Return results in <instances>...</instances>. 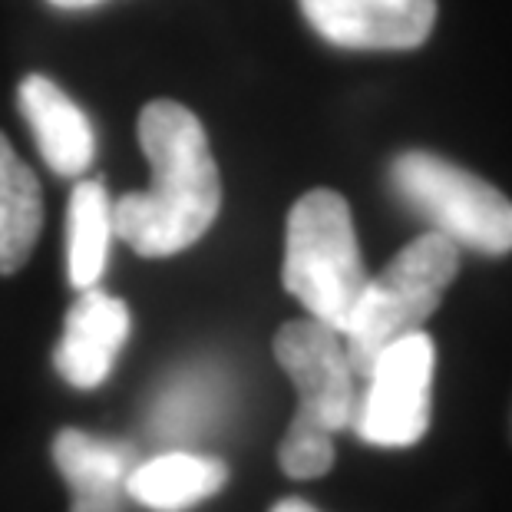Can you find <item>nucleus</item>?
Masks as SVG:
<instances>
[{
	"mask_svg": "<svg viewBox=\"0 0 512 512\" xmlns=\"http://www.w3.org/2000/svg\"><path fill=\"white\" fill-rule=\"evenodd\" d=\"M152 185L113 202L116 238L143 258L185 252L209 232L222 209V179L199 116L176 100H152L139 113Z\"/></svg>",
	"mask_w": 512,
	"mask_h": 512,
	"instance_id": "obj_1",
	"label": "nucleus"
},
{
	"mask_svg": "<svg viewBox=\"0 0 512 512\" xmlns=\"http://www.w3.org/2000/svg\"><path fill=\"white\" fill-rule=\"evenodd\" d=\"M275 361L298 390L278 463L291 479H318L334 466V433L351 427L357 410V374L344 337L314 318L288 321L275 334Z\"/></svg>",
	"mask_w": 512,
	"mask_h": 512,
	"instance_id": "obj_2",
	"label": "nucleus"
},
{
	"mask_svg": "<svg viewBox=\"0 0 512 512\" xmlns=\"http://www.w3.org/2000/svg\"><path fill=\"white\" fill-rule=\"evenodd\" d=\"M367 278L347 199L334 189L304 192L288 212L281 265L285 291L301 301L308 318L344 331Z\"/></svg>",
	"mask_w": 512,
	"mask_h": 512,
	"instance_id": "obj_3",
	"label": "nucleus"
},
{
	"mask_svg": "<svg viewBox=\"0 0 512 512\" xmlns=\"http://www.w3.org/2000/svg\"><path fill=\"white\" fill-rule=\"evenodd\" d=\"M460 271V245L440 232L413 238L387 261L380 275L367 278V288L341 331L344 351L357 377H367L377 354L403 334L423 331L440 308L446 288Z\"/></svg>",
	"mask_w": 512,
	"mask_h": 512,
	"instance_id": "obj_4",
	"label": "nucleus"
},
{
	"mask_svg": "<svg viewBox=\"0 0 512 512\" xmlns=\"http://www.w3.org/2000/svg\"><path fill=\"white\" fill-rule=\"evenodd\" d=\"M390 185L420 219L479 255L512 252V202L476 172L437 152L410 149L390 166Z\"/></svg>",
	"mask_w": 512,
	"mask_h": 512,
	"instance_id": "obj_5",
	"label": "nucleus"
},
{
	"mask_svg": "<svg viewBox=\"0 0 512 512\" xmlns=\"http://www.w3.org/2000/svg\"><path fill=\"white\" fill-rule=\"evenodd\" d=\"M433 337L427 331L403 334L377 354L367 370V387L357 397L351 427L370 446L403 450L427 437L433 390Z\"/></svg>",
	"mask_w": 512,
	"mask_h": 512,
	"instance_id": "obj_6",
	"label": "nucleus"
},
{
	"mask_svg": "<svg viewBox=\"0 0 512 512\" xmlns=\"http://www.w3.org/2000/svg\"><path fill=\"white\" fill-rule=\"evenodd\" d=\"M314 34L347 50H413L437 24V0H298Z\"/></svg>",
	"mask_w": 512,
	"mask_h": 512,
	"instance_id": "obj_7",
	"label": "nucleus"
},
{
	"mask_svg": "<svg viewBox=\"0 0 512 512\" xmlns=\"http://www.w3.org/2000/svg\"><path fill=\"white\" fill-rule=\"evenodd\" d=\"M129 331H133V318L123 301L100 288H83L67 311L63 337L53 354L60 377L80 390L100 387L110 377Z\"/></svg>",
	"mask_w": 512,
	"mask_h": 512,
	"instance_id": "obj_8",
	"label": "nucleus"
},
{
	"mask_svg": "<svg viewBox=\"0 0 512 512\" xmlns=\"http://www.w3.org/2000/svg\"><path fill=\"white\" fill-rule=\"evenodd\" d=\"M24 113L43 162L63 179H76L90 169L96 156L93 123L50 76H27L17 90Z\"/></svg>",
	"mask_w": 512,
	"mask_h": 512,
	"instance_id": "obj_9",
	"label": "nucleus"
},
{
	"mask_svg": "<svg viewBox=\"0 0 512 512\" xmlns=\"http://www.w3.org/2000/svg\"><path fill=\"white\" fill-rule=\"evenodd\" d=\"M53 463L70 486V512H119L126 499V479L139 460L136 446L126 440L60 430L53 440Z\"/></svg>",
	"mask_w": 512,
	"mask_h": 512,
	"instance_id": "obj_10",
	"label": "nucleus"
},
{
	"mask_svg": "<svg viewBox=\"0 0 512 512\" xmlns=\"http://www.w3.org/2000/svg\"><path fill=\"white\" fill-rule=\"evenodd\" d=\"M228 479V466L215 456L169 450L133 466L126 496L156 512H185L212 499Z\"/></svg>",
	"mask_w": 512,
	"mask_h": 512,
	"instance_id": "obj_11",
	"label": "nucleus"
},
{
	"mask_svg": "<svg viewBox=\"0 0 512 512\" xmlns=\"http://www.w3.org/2000/svg\"><path fill=\"white\" fill-rule=\"evenodd\" d=\"M43 228V195L34 169L0 133V275H14Z\"/></svg>",
	"mask_w": 512,
	"mask_h": 512,
	"instance_id": "obj_12",
	"label": "nucleus"
},
{
	"mask_svg": "<svg viewBox=\"0 0 512 512\" xmlns=\"http://www.w3.org/2000/svg\"><path fill=\"white\" fill-rule=\"evenodd\" d=\"M113 199L100 179L73 185L67 209V275L73 288H96L113 242Z\"/></svg>",
	"mask_w": 512,
	"mask_h": 512,
	"instance_id": "obj_13",
	"label": "nucleus"
},
{
	"mask_svg": "<svg viewBox=\"0 0 512 512\" xmlns=\"http://www.w3.org/2000/svg\"><path fill=\"white\" fill-rule=\"evenodd\" d=\"M215 390L205 377H179L166 390L156 410V427L162 437H195L202 430L205 417L212 413Z\"/></svg>",
	"mask_w": 512,
	"mask_h": 512,
	"instance_id": "obj_14",
	"label": "nucleus"
},
{
	"mask_svg": "<svg viewBox=\"0 0 512 512\" xmlns=\"http://www.w3.org/2000/svg\"><path fill=\"white\" fill-rule=\"evenodd\" d=\"M271 512H321V509H314L308 499H298V496H291V499H281V503L271 506Z\"/></svg>",
	"mask_w": 512,
	"mask_h": 512,
	"instance_id": "obj_15",
	"label": "nucleus"
},
{
	"mask_svg": "<svg viewBox=\"0 0 512 512\" xmlns=\"http://www.w3.org/2000/svg\"><path fill=\"white\" fill-rule=\"evenodd\" d=\"M47 4L60 7V10H86V7H96V4H103V0H47Z\"/></svg>",
	"mask_w": 512,
	"mask_h": 512,
	"instance_id": "obj_16",
	"label": "nucleus"
}]
</instances>
